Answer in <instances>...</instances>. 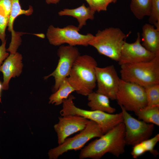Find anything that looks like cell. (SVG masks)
Returning <instances> with one entry per match:
<instances>
[{
    "label": "cell",
    "mask_w": 159,
    "mask_h": 159,
    "mask_svg": "<svg viewBox=\"0 0 159 159\" xmlns=\"http://www.w3.org/2000/svg\"><path fill=\"white\" fill-rule=\"evenodd\" d=\"M125 132L122 122L82 148L79 158L100 159L107 153L118 157L125 151Z\"/></svg>",
    "instance_id": "1"
},
{
    "label": "cell",
    "mask_w": 159,
    "mask_h": 159,
    "mask_svg": "<svg viewBox=\"0 0 159 159\" xmlns=\"http://www.w3.org/2000/svg\"><path fill=\"white\" fill-rule=\"evenodd\" d=\"M97 62L92 57L80 55L74 62L68 81L78 94L87 96L96 85L95 69Z\"/></svg>",
    "instance_id": "2"
},
{
    "label": "cell",
    "mask_w": 159,
    "mask_h": 159,
    "mask_svg": "<svg viewBox=\"0 0 159 159\" xmlns=\"http://www.w3.org/2000/svg\"><path fill=\"white\" fill-rule=\"evenodd\" d=\"M121 79L143 87L159 84V53L149 61L120 65Z\"/></svg>",
    "instance_id": "3"
},
{
    "label": "cell",
    "mask_w": 159,
    "mask_h": 159,
    "mask_svg": "<svg viewBox=\"0 0 159 159\" xmlns=\"http://www.w3.org/2000/svg\"><path fill=\"white\" fill-rule=\"evenodd\" d=\"M126 37L119 28L110 27L98 30L89 45L94 47L100 54L118 62Z\"/></svg>",
    "instance_id": "4"
},
{
    "label": "cell",
    "mask_w": 159,
    "mask_h": 159,
    "mask_svg": "<svg viewBox=\"0 0 159 159\" xmlns=\"http://www.w3.org/2000/svg\"><path fill=\"white\" fill-rule=\"evenodd\" d=\"M75 97L70 95L63 100L62 109L60 112L61 116L77 115L92 120L101 127L104 134L114 127L123 122L122 112L115 114L97 110H88L77 107L73 102Z\"/></svg>",
    "instance_id": "5"
},
{
    "label": "cell",
    "mask_w": 159,
    "mask_h": 159,
    "mask_svg": "<svg viewBox=\"0 0 159 159\" xmlns=\"http://www.w3.org/2000/svg\"><path fill=\"white\" fill-rule=\"evenodd\" d=\"M74 136L66 139L62 144L51 149L48 155L50 159H57L69 151L81 149L91 139L99 138L104 134L101 127L95 122L89 120L85 128Z\"/></svg>",
    "instance_id": "6"
},
{
    "label": "cell",
    "mask_w": 159,
    "mask_h": 159,
    "mask_svg": "<svg viewBox=\"0 0 159 159\" xmlns=\"http://www.w3.org/2000/svg\"><path fill=\"white\" fill-rule=\"evenodd\" d=\"M118 104L135 113L147 105L144 87L120 79L116 95Z\"/></svg>",
    "instance_id": "7"
},
{
    "label": "cell",
    "mask_w": 159,
    "mask_h": 159,
    "mask_svg": "<svg viewBox=\"0 0 159 159\" xmlns=\"http://www.w3.org/2000/svg\"><path fill=\"white\" fill-rule=\"evenodd\" d=\"M80 30L78 27L73 25L62 28L51 25L47 29L46 36L50 44L54 46L67 44L73 46H87L94 35L90 33L82 34L79 32Z\"/></svg>",
    "instance_id": "8"
},
{
    "label": "cell",
    "mask_w": 159,
    "mask_h": 159,
    "mask_svg": "<svg viewBox=\"0 0 159 159\" xmlns=\"http://www.w3.org/2000/svg\"><path fill=\"white\" fill-rule=\"evenodd\" d=\"M120 107L125 126L126 145L134 146L149 138L154 130V125L135 119L122 106Z\"/></svg>",
    "instance_id": "9"
},
{
    "label": "cell",
    "mask_w": 159,
    "mask_h": 159,
    "mask_svg": "<svg viewBox=\"0 0 159 159\" xmlns=\"http://www.w3.org/2000/svg\"><path fill=\"white\" fill-rule=\"evenodd\" d=\"M57 54L59 59L56 68L50 74L44 77V80L51 76L54 77V92L58 90L63 81L69 76L74 62L80 55L77 47L69 45L60 46Z\"/></svg>",
    "instance_id": "10"
},
{
    "label": "cell",
    "mask_w": 159,
    "mask_h": 159,
    "mask_svg": "<svg viewBox=\"0 0 159 159\" xmlns=\"http://www.w3.org/2000/svg\"><path fill=\"white\" fill-rule=\"evenodd\" d=\"M97 92L104 95L112 100H116L120 79L113 65L95 69Z\"/></svg>",
    "instance_id": "11"
},
{
    "label": "cell",
    "mask_w": 159,
    "mask_h": 159,
    "mask_svg": "<svg viewBox=\"0 0 159 159\" xmlns=\"http://www.w3.org/2000/svg\"><path fill=\"white\" fill-rule=\"evenodd\" d=\"M141 41L139 32L137 33L134 42L129 43L125 41L118 62L120 65L149 61L155 57L156 55L147 50L142 46Z\"/></svg>",
    "instance_id": "12"
},
{
    "label": "cell",
    "mask_w": 159,
    "mask_h": 159,
    "mask_svg": "<svg viewBox=\"0 0 159 159\" xmlns=\"http://www.w3.org/2000/svg\"><path fill=\"white\" fill-rule=\"evenodd\" d=\"M54 126L57 136L59 145L72 135L83 130L89 120L80 116L69 115L61 116Z\"/></svg>",
    "instance_id": "13"
},
{
    "label": "cell",
    "mask_w": 159,
    "mask_h": 159,
    "mask_svg": "<svg viewBox=\"0 0 159 159\" xmlns=\"http://www.w3.org/2000/svg\"><path fill=\"white\" fill-rule=\"evenodd\" d=\"M11 8L8 24V30L11 34V38L9 48L6 49L10 54L16 53L20 45L21 40V36L26 33L16 32L14 30L13 25L14 21L19 16L24 14L29 16L33 12L32 7L29 6L28 9H22L19 2V0H11Z\"/></svg>",
    "instance_id": "14"
},
{
    "label": "cell",
    "mask_w": 159,
    "mask_h": 159,
    "mask_svg": "<svg viewBox=\"0 0 159 159\" xmlns=\"http://www.w3.org/2000/svg\"><path fill=\"white\" fill-rule=\"evenodd\" d=\"M22 58L21 55L18 52L10 54L0 67V72H2L3 76L2 89L8 90L11 78L21 74L23 67Z\"/></svg>",
    "instance_id": "15"
},
{
    "label": "cell",
    "mask_w": 159,
    "mask_h": 159,
    "mask_svg": "<svg viewBox=\"0 0 159 159\" xmlns=\"http://www.w3.org/2000/svg\"><path fill=\"white\" fill-rule=\"evenodd\" d=\"M142 36L143 47L155 55L159 53V30L153 25L145 24L142 27Z\"/></svg>",
    "instance_id": "16"
},
{
    "label": "cell",
    "mask_w": 159,
    "mask_h": 159,
    "mask_svg": "<svg viewBox=\"0 0 159 159\" xmlns=\"http://www.w3.org/2000/svg\"><path fill=\"white\" fill-rule=\"evenodd\" d=\"M96 11L90 6L86 7L84 4L74 9H65L58 12L60 16H67L76 18L78 22V28L80 29L86 24L88 19L93 20Z\"/></svg>",
    "instance_id": "17"
},
{
    "label": "cell",
    "mask_w": 159,
    "mask_h": 159,
    "mask_svg": "<svg viewBox=\"0 0 159 159\" xmlns=\"http://www.w3.org/2000/svg\"><path fill=\"white\" fill-rule=\"evenodd\" d=\"M88 106L91 110H97L112 114L116 111L115 108L110 105V99L105 95L92 92L87 96Z\"/></svg>",
    "instance_id": "18"
},
{
    "label": "cell",
    "mask_w": 159,
    "mask_h": 159,
    "mask_svg": "<svg viewBox=\"0 0 159 159\" xmlns=\"http://www.w3.org/2000/svg\"><path fill=\"white\" fill-rule=\"evenodd\" d=\"M74 89L69 83L67 77L65 78L60 84L58 90L51 95L49 103L59 105L62 104L64 100L67 99Z\"/></svg>",
    "instance_id": "19"
},
{
    "label": "cell",
    "mask_w": 159,
    "mask_h": 159,
    "mask_svg": "<svg viewBox=\"0 0 159 159\" xmlns=\"http://www.w3.org/2000/svg\"><path fill=\"white\" fill-rule=\"evenodd\" d=\"M138 120L159 125V105L146 106L135 113Z\"/></svg>",
    "instance_id": "20"
},
{
    "label": "cell",
    "mask_w": 159,
    "mask_h": 159,
    "mask_svg": "<svg viewBox=\"0 0 159 159\" xmlns=\"http://www.w3.org/2000/svg\"><path fill=\"white\" fill-rule=\"evenodd\" d=\"M151 4V0H131L130 9L135 17L141 20L149 16Z\"/></svg>",
    "instance_id": "21"
},
{
    "label": "cell",
    "mask_w": 159,
    "mask_h": 159,
    "mask_svg": "<svg viewBox=\"0 0 159 159\" xmlns=\"http://www.w3.org/2000/svg\"><path fill=\"white\" fill-rule=\"evenodd\" d=\"M144 88L147 105H159V84L152 85Z\"/></svg>",
    "instance_id": "22"
},
{
    "label": "cell",
    "mask_w": 159,
    "mask_h": 159,
    "mask_svg": "<svg viewBox=\"0 0 159 159\" xmlns=\"http://www.w3.org/2000/svg\"><path fill=\"white\" fill-rule=\"evenodd\" d=\"M149 16V24L159 30V0H151V9Z\"/></svg>",
    "instance_id": "23"
},
{
    "label": "cell",
    "mask_w": 159,
    "mask_h": 159,
    "mask_svg": "<svg viewBox=\"0 0 159 159\" xmlns=\"http://www.w3.org/2000/svg\"><path fill=\"white\" fill-rule=\"evenodd\" d=\"M159 141V134H157L154 137L148 139L141 142L146 152H149L153 155L156 156L159 154L158 151L154 149V147Z\"/></svg>",
    "instance_id": "24"
},
{
    "label": "cell",
    "mask_w": 159,
    "mask_h": 159,
    "mask_svg": "<svg viewBox=\"0 0 159 159\" xmlns=\"http://www.w3.org/2000/svg\"><path fill=\"white\" fill-rule=\"evenodd\" d=\"M90 8L95 11H106L109 4L111 3L109 0H90Z\"/></svg>",
    "instance_id": "25"
},
{
    "label": "cell",
    "mask_w": 159,
    "mask_h": 159,
    "mask_svg": "<svg viewBox=\"0 0 159 159\" xmlns=\"http://www.w3.org/2000/svg\"><path fill=\"white\" fill-rule=\"evenodd\" d=\"M9 17L0 12V39L2 43L6 41L5 39V30L8 26Z\"/></svg>",
    "instance_id": "26"
},
{
    "label": "cell",
    "mask_w": 159,
    "mask_h": 159,
    "mask_svg": "<svg viewBox=\"0 0 159 159\" xmlns=\"http://www.w3.org/2000/svg\"><path fill=\"white\" fill-rule=\"evenodd\" d=\"M11 8V0H0V12L9 17Z\"/></svg>",
    "instance_id": "27"
},
{
    "label": "cell",
    "mask_w": 159,
    "mask_h": 159,
    "mask_svg": "<svg viewBox=\"0 0 159 159\" xmlns=\"http://www.w3.org/2000/svg\"><path fill=\"white\" fill-rule=\"evenodd\" d=\"M133 146L131 154L133 158L135 159L137 158L146 152L141 143Z\"/></svg>",
    "instance_id": "28"
},
{
    "label": "cell",
    "mask_w": 159,
    "mask_h": 159,
    "mask_svg": "<svg viewBox=\"0 0 159 159\" xmlns=\"http://www.w3.org/2000/svg\"><path fill=\"white\" fill-rule=\"evenodd\" d=\"M6 41L2 42L0 46V67L2 64L4 60L9 56V53L6 52Z\"/></svg>",
    "instance_id": "29"
},
{
    "label": "cell",
    "mask_w": 159,
    "mask_h": 159,
    "mask_svg": "<svg viewBox=\"0 0 159 159\" xmlns=\"http://www.w3.org/2000/svg\"><path fill=\"white\" fill-rule=\"evenodd\" d=\"M46 3L48 4H57L58 3L60 0H45Z\"/></svg>",
    "instance_id": "30"
},
{
    "label": "cell",
    "mask_w": 159,
    "mask_h": 159,
    "mask_svg": "<svg viewBox=\"0 0 159 159\" xmlns=\"http://www.w3.org/2000/svg\"><path fill=\"white\" fill-rule=\"evenodd\" d=\"M2 89V85L1 82L0 81V102H1V90Z\"/></svg>",
    "instance_id": "31"
},
{
    "label": "cell",
    "mask_w": 159,
    "mask_h": 159,
    "mask_svg": "<svg viewBox=\"0 0 159 159\" xmlns=\"http://www.w3.org/2000/svg\"><path fill=\"white\" fill-rule=\"evenodd\" d=\"M87 2V3H88L89 5V6H90V7L91 6V2L90 0H85Z\"/></svg>",
    "instance_id": "32"
},
{
    "label": "cell",
    "mask_w": 159,
    "mask_h": 159,
    "mask_svg": "<svg viewBox=\"0 0 159 159\" xmlns=\"http://www.w3.org/2000/svg\"><path fill=\"white\" fill-rule=\"evenodd\" d=\"M109 0L111 2V3H115L117 1V0Z\"/></svg>",
    "instance_id": "33"
}]
</instances>
